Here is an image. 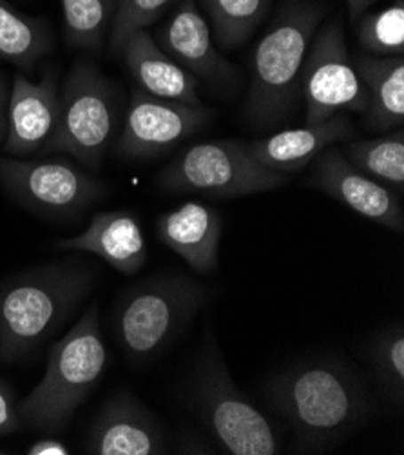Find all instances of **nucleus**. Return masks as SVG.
Here are the masks:
<instances>
[{"mask_svg": "<svg viewBox=\"0 0 404 455\" xmlns=\"http://www.w3.org/2000/svg\"><path fill=\"white\" fill-rule=\"evenodd\" d=\"M352 64L368 91L363 115L367 127L377 132L393 131L404 122V60L402 55H357Z\"/></svg>", "mask_w": 404, "mask_h": 455, "instance_id": "aec40b11", "label": "nucleus"}, {"mask_svg": "<svg viewBox=\"0 0 404 455\" xmlns=\"http://www.w3.org/2000/svg\"><path fill=\"white\" fill-rule=\"evenodd\" d=\"M357 38L361 48L374 57H395L404 52V3L365 15L359 22Z\"/></svg>", "mask_w": 404, "mask_h": 455, "instance_id": "a878e982", "label": "nucleus"}, {"mask_svg": "<svg viewBox=\"0 0 404 455\" xmlns=\"http://www.w3.org/2000/svg\"><path fill=\"white\" fill-rule=\"evenodd\" d=\"M367 355L383 395L402 406L404 401V327L395 323L372 338Z\"/></svg>", "mask_w": 404, "mask_h": 455, "instance_id": "393cba45", "label": "nucleus"}, {"mask_svg": "<svg viewBox=\"0 0 404 455\" xmlns=\"http://www.w3.org/2000/svg\"><path fill=\"white\" fill-rule=\"evenodd\" d=\"M29 455H69V448L55 437H44L28 448Z\"/></svg>", "mask_w": 404, "mask_h": 455, "instance_id": "c85d7f7f", "label": "nucleus"}, {"mask_svg": "<svg viewBox=\"0 0 404 455\" xmlns=\"http://www.w3.org/2000/svg\"><path fill=\"white\" fill-rule=\"evenodd\" d=\"M329 6L318 0H287L257 42L245 116L259 127L281 124L301 93V69L313 33Z\"/></svg>", "mask_w": 404, "mask_h": 455, "instance_id": "7ed1b4c3", "label": "nucleus"}, {"mask_svg": "<svg viewBox=\"0 0 404 455\" xmlns=\"http://www.w3.org/2000/svg\"><path fill=\"white\" fill-rule=\"evenodd\" d=\"M207 298L205 285L176 272L132 287L115 314V332L122 350L134 363L153 359L182 334Z\"/></svg>", "mask_w": 404, "mask_h": 455, "instance_id": "39448f33", "label": "nucleus"}, {"mask_svg": "<svg viewBox=\"0 0 404 455\" xmlns=\"http://www.w3.org/2000/svg\"><path fill=\"white\" fill-rule=\"evenodd\" d=\"M285 181L287 174L261 165L247 144L234 140L193 146L158 174V186L167 193H200L214 198L274 191Z\"/></svg>", "mask_w": 404, "mask_h": 455, "instance_id": "6e6552de", "label": "nucleus"}, {"mask_svg": "<svg viewBox=\"0 0 404 455\" xmlns=\"http://www.w3.org/2000/svg\"><path fill=\"white\" fill-rule=\"evenodd\" d=\"M95 276L75 259L0 282V365L31 355L91 292Z\"/></svg>", "mask_w": 404, "mask_h": 455, "instance_id": "f03ea898", "label": "nucleus"}, {"mask_svg": "<svg viewBox=\"0 0 404 455\" xmlns=\"http://www.w3.org/2000/svg\"><path fill=\"white\" fill-rule=\"evenodd\" d=\"M312 184L320 191L388 229L404 233L400 195L372 176L355 169L334 146L313 158Z\"/></svg>", "mask_w": 404, "mask_h": 455, "instance_id": "f8f14e48", "label": "nucleus"}, {"mask_svg": "<svg viewBox=\"0 0 404 455\" xmlns=\"http://www.w3.org/2000/svg\"><path fill=\"white\" fill-rule=\"evenodd\" d=\"M268 403L296 435V451L330 450L372 411L367 387L346 361L318 355L294 363L268 383Z\"/></svg>", "mask_w": 404, "mask_h": 455, "instance_id": "f257e3e1", "label": "nucleus"}, {"mask_svg": "<svg viewBox=\"0 0 404 455\" xmlns=\"http://www.w3.org/2000/svg\"><path fill=\"white\" fill-rule=\"evenodd\" d=\"M191 403L214 439L229 453H281L276 428L238 388L212 338L193 374Z\"/></svg>", "mask_w": 404, "mask_h": 455, "instance_id": "423d86ee", "label": "nucleus"}, {"mask_svg": "<svg viewBox=\"0 0 404 455\" xmlns=\"http://www.w3.org/2000/svg\"><path fill=\"white\" fill-rule=\"evenodd\" d=\"M172 3L176 0H116L109 28L113 55H122L125 42L137 31L154 24Z\"/></svg>", "mask_w": 404, "mask_h": 455, "instance_id": "bb28decb", "label": "nucleus"}, {"mask_svg": "<svg viewBox=\"0 0 404 455\" xmlns=\"http://www.w3.org/2000/svg\"><path fill=\"white\" fill-rule=\"evenodd\" d=\"M355 136V129L346 113H336L325 122L285 129L263 140L249 142V153L265 167L289 174L313 162L330 146L346 142Z\"/></svg>", "mask_w": 404, "mask_h": 455, "instance_id": "a211bd4d", "label": "nucleus"}, {"mask_svg": "<svg viewBox=\"0 0 404 455\" xmlns=\"http://www.w3.org/2000/svg\"><path fill=\"white\" fill-rule=\"evenodd\" d=\"M83 448L91 455H160L167 451V437L137 395L118 392L102 406Z\"/></svg>", "mask_w": 404, "mask_h": 455, "instance_id": "4468645a", "label": "nucleus"}, {"mask_svg": "<svg viewBox=\"0 0 404 455\" xmlns=\"http://www.w3.org/2000/svg\"><path fill=\"white\" fill-rule=\"evenodd\" d=\"M57 247L95 254L127 276L137 275L149 256L142 225L131 211L99 212L83 233L60 240Z\"/></svg>", "mask_w": 404, "mask_h": 455, "instance_id": "dca6fc26", "label": "nucleus"}, {"mask_svg": "<svg viewBox=\"0 0 404 455\" xmlns=\"http://www.w3.org/2000/svg\"><path fill=\"white\" fill-rule=\"evenodd\" d=\"M115 10L116 0H62L67 44L76 50L99 53Z\"/></svg>", "mask_w": 404, "mask_h": 455, "instance_id": "b1692460", "label": "nucleus"}, {"mask_svg": "<svg viewBox=\"0 0 404 455\" xmlns=\"http://www.w3.org/2000/svg\"><path fill=\"white\" fill-rule=\"evenodd\" d=\"M122 55L132 80L144 93L189 106H203L198 97L196 76L163 53L147 29L134 33L125 42Z\"/></svg>", "mask_w": 404, "mask_h": 455, "instance_id": "6ab92c4d", "label": "nucleus"}, {"mask_svg": "<svg viewBox=\"0 0 404 455\" xmlns=\"http://www.w3.org/2000/svg\"><path fill=\"white\" fill-rule=\"evenodd\" d=\"M306 125L325 122L336 113H361L368 108V91L359 78L346 50L343 26L329 20L313 33L301 69Z\"/></svg>", "mask_w": 404, "mask_h": 455, "instance_id": "9d476101", "label": "nucleus"}, {"mask_svg": "<svg viewBox=\"0 0 404 455\" xmlns=\"http://www.w3.org/2000/svg\"><path fill=\"white\" fill-rule=\"evenodd\" d=\"M273 0H200L212 40L223 52L238 50L265 20Z\"/></svg>", "mask_w": 404, "mask_h": 455, "instance_id": "4be33fe9", "label": "nucleus"}, {"mask_svg": "<svg viewBox=\"0 0 404 455\" xmlns=\"http://www.w3.org/2000/svg\"><path fill=\"white\" fill-rule=\"evenodd\" d=\"M60 122L46 153H66L99 169L120 124L118 87L89 60L78 59L60 93Z\"/></svg>", "mask_w": 404, "mask_h": 455, "instance_id": "0eeeda50", "label": "nucleus"}, {"mask_svg": "<svg viewBox=\"0 0 404 455\" xmlns=\"http://www.w3.org/2000/svg\"><path fill=\"white\" fill-rule=\"evenodd\" d=\"M153 38L163 53L191 75L216 85H227L236 80V69L216 50L198 0H179L178 8Z\"/></svg>", "mask_w": 404, "mask_h": 455, "instance_id": "2eb2a0df", "label": "nucleus"}, {"mask_svg": "<svg viewBox=\"0 0 404 455\" xmlns=\"http://www.w3.org/2000/svg\"><path fill=\"white\" fill-rule=\"evenodd\" d=\"M0 186L26 209L57 220L80 216L106 195V186L66 158L0 156Z\"/></svg>", "mask_w": 404, "mask_h": 455, "instance_id": "1a4fd4ad", "label": "nucleus"}, {"mask_svg": "<svg viewBox=\"0 0 404 455\" xmlns=\"http://www.w3.org/2000/svg\"><path fill=\"white\" fill-rule=\"evenodd\" d=\"M221 231V214L203 202H186L156 220L160 242L182 256L198 275H210L218 268Z\"/></svg>", "mask_w": 404, "mask_h": 455, "instance_id": "f3484780", "label": "nucleus"}, {"mask_svg": "<svg viewBox=\"0 0 404 455\" xmlns=\"http://www.w3.org/2000/svg\"><path fill=\"white\" fill-rule=\"evenodd\" d=\"M210 115L205 106L172 102L147 95L139 87L132 89L118 153L127 160L160 156L191 139L210 120Z\"/></svg>", "mask_w": 404, "mask_h": 455, "instance_id": "9b49d317", "label": "nucleus"}, {"mask_svg": "<svg viewBox=\"0 0 404 455\" xmlns=\"http://www.w3.org/2000/svg\"><path fill=\"white\" fill-rule=\"evenodd\" d=\"M346 6H348V13L353 20H357L361 17L372 4H376L377 0H345Z\"/></svg>", "mask_w": 404, "mask_h": 455, "instance_id": "7c9ffc66", "label": "nucleus"}, {"mask_svg": "<svg viewBox=\"0 0 404 455\" xmlns=\"http://www.w3.org/2000/svg\"><path fill=\"white\" fill-rule=\"evenodd\" d=\"M107 369L99 308H87L78 323L48 352L42 381L19 403L22 423L33 430L64 432L78 406L91 395Z\"/></svg>", "mask_w": 404, "mask_h": 455, "instance_id": "20e7f679", "label": "nucleus"}, {"mask_svg": "<svg viewBox=\"0 0 404 455\" xmlns=\"http://www.w3.org/2000/svg\"><path fill=\"white\" fill-rule=\"evenodd\" d=\"M60 93L57 73L46 69L38 82L15 73L10 89L4 151L12 156L44 153L59 129Z\"/></svg>", "mask_w": 404, "mask_h": 455, "instance_id": "ddd939ff", "label": "nucleus"}, {"mask_svg": "<svg viewBox=\"0 0 404 455\" xmlns=\"http://www.w3.org/2000/svg\"><path fill=\"white\" fill-rule=\"evenodd\" d=\"M341 155L361 172L404 193V131L397 129L374 140L343 142Z\"/></svg>", "mask_w": 404, "mask_h": 455, "instance_id": "5701e85b", "label": "nucleus"}, {"mask_svg": "<svg viewBox=\"0 0 404 455\" xmlns=\"http://www.w3.org/2000/svg\"><path fill=\"white\" fill-rule=\"evenodd\" d=\"M8 102H10V87L6 75L0 73V146L6 139V125H8Z\"/></svg>", "mask_w": 404, "mask_h": 455, "instance_id": "c756f323", "label": "nucleus"}, {"mask_svg": "<svg viewBox=\"0 0 404 455\" xmlns=\"http://www.w3.org/2000/svg\"><path fill=\"white\" fill-rule=\"evenodd\" d=\"M22 425L15 392L0 378V437L20 432Z\"/></svg>", "mask_w": 404, "mask_h": 455, "instance_id": "cd10ccee", "label": "nucleus"}, {"mask_svg": "<svg viewBox=\"0 0 404 455\" xmlns=\"http://www.w3.org/2000/svg\"><path fill=\"white\" fill-rule=\"evenodd\" d=\"M53 48L48 24L24 15L0 0V60L24 71H33Z\"/></svg>", "mask_w": 404, "mask_h": 455, "instance_id": "412c9836", "label": "nucleus"}]
</instances>
